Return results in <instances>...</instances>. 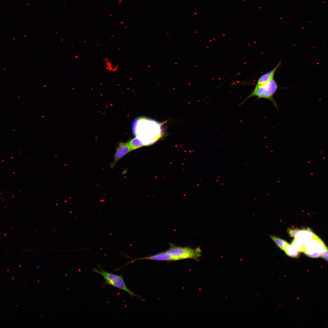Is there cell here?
<instances>
[{
    "label": "cell",
    "mask_w": 328,
    "mask_h": 328,
    "mask_svg": "<svg viewBox=\"0 0 328 328\" xmlns=\"http://www.w3.org/2000/svg\"><path fill=\"white\" fill-rule=\"evenodd\" d=\"M136 128V137L144 146L152 144L162 136V129L160 123L154 120L140 118L136 120L133 125Z\"/></svg>",
    "instance_id": "cell-1"
},
{
    "label": "cell",
    "mask_w": 328,
    "mask_h": 328,
    "mask_svg": "<svg viewBox=\"0 0 328 328\" xmlns=\"http://www.w3.org/2000/svg\"><path fill=\"white\" fill-rule=\"evenodd\" d=\"M166 251L174 261L186 259L198 260L201 257L202 253L200 247L196 248L183 247L173 244H170L169 248Z\"/></svg>",
    "instance_id": "cell-2"
},
{
    "label": "cell",
    "mask_w": 328,
    "mask_h": 328,
    "mask_svg": "<svg viewBox=\"0 0 328 328\" xmlns=\"http://www.w3.org/2000/svg\"><path fill=\"white\" fill-rule=\"evenodd\" d=\"M98 266L100 270L93 268L92 271L103 277L105 281L104 284V285H112L127 292L132 298L136 297L142 300L139 296L134 293L127 287L123 277L121 275H117L106 272L101 268L99 265Z\"/></svg>",
    "instance_id": "cell-3"
},
{
    "label": "cell",
    "mask_w": 328,
    "mask_h": 328,
    "mask_svg": "<svg viewBox=\"0 0 328 328\" xmlns=\"http://www.w3.org/2000/svg\"><path fill=\"white\" fill-rule=\"evenodd\" d=\"M278 88L277 83L273 79L263 85L255 87L253 91L246 100L253 96L257 97L258 99L264 98L271 102L276 108L278 109L277 104L274 99V95Z\"/></svg>",
    "instance_id": "cell-4"
},
{
    "label": "cell",
    "mask_w": 328,
    "mask_h": 328,
    "mask_svg": "<svg viewBox=\"0 0 328 328\" xmlns=\"http://www.w3.org/2000/svg\"><path fill=\"white\" fill-rule=\"evenodd\" d=\"M326 247L323 241L314 234L310 240L304 243L303 252L309 257L317 258L320 256L321 252Z\"/></svg>",
    "instance_id": "cell-5"
},
{
    "label": "cell",
    "mask_w": 328,
    "mask_h": 328,
    "mask_svg": "<svg viewBox=\"0 0 328 328\" xmlns=\"http://www.w3.org/2000/svg\"><path fill=\"white\" fill-rule=\"evenodd\" d=\"M128 143L121 142L117 148L111 167L113 168L118 162L124 156L132 151Z\"/></svg>",
    "instance_id": "cell-6"
},
{
    "label": "cell",
    "mask_w": 328,
    "mask_h": 328,
    "mask_svg": "<svg viewBox=\"0 0 328 328\" xmlns=\"http://www.w3.org/2000/svg\"><path fill=\"white\" fill-rule=\"evenodd\" d=\"M145 259L161 261H174L173 258L166 251L148 257L134 259L133 260L128 262L123 266L127 265L129 263L133 262L135 261Z\"/></svg>",
    "instance_id": "cell-7"
},
{
    "label": "cell",
    "mask_w": 328,
    "mask_h": 328,
    "mask_svg": "<svg viewBox=\"0 0 328 328\" xmlns=\"http://www.w3.org/2000/svg\"><path fill=\"white\" fill-rule=\"evenodd\" d=\"M281 65V62H280L272 70L261 76L258 79L255 87H259L263 85L274 79L275 72Z\"/></svg>",
    "instance_id": "cell-8"
},
{
    "label": "cell",
    "mask_w": 328,
    "mask_h": 328,
    "mask_svg": "<svg viewBox=\"0 0 328 328\" xmlns=\"http://www.w3.org/2000/svg\"><path fill=\"white\" fill-rule=\"evenodd\" d=\"M314 234L311 229L309 228H304L300 230L297 235L295 238L304 244L313 237Z\"/></svg>",
    "instance_id": "cell-9"
},
{
    "label": "cell",
    "mask_w": 328,
    "mask_h": 328,
    "mask_svg": "<svg viewBox=\"0 0 328 328\" xmlns=\"http://www.w3.org/2000/svg\"><path fill=\"white\" fill-rule=\"evenodd\" d=\"M284 251L287 255L293 258L299 257V251L292 244H289Z\"/></svg>",
    "instance_id": "cell-10"
},
{
    "label": "cell",
    "mask_w": 328,
    "mask_h": 328,
    "mask_svg": "<svg viewBox=\"0 0 328 328\" xmlns=\"http://www.w3.org/2000/svg\"><path fill=\"white\" fill-rule=\"evenodd\" d=\"M270 237L279 248L282 250L284 251L289 244L286 241L278 237L272 235H270Z\"/></svg>",
    "instance_id": "cell-11"
},
{
    "label": "cell",
    "mask_w": 328,
    "mask_h": 328,
    "mask_svg": "<svg viewBox=\"0 0 328 328\" xmlns=\"http://www.w3.org/2000/svg\"><path fill=\"white\" fill-rule=\"evenodd\" d=\"M127 142L132 151L144 146L142 142L136 137L130 139Z\"/></svg>",
    "instance_id": "cell-12"
},
{
    "label": "cell",
    "mask_w": 328,
    "mask_h": 328,
    "mask_svg": "<svg viewBox=\"0 0 328 328\" xmlns=\"http://www.w3.org/2000/svg\"><path fill=\"white\" fill-rule=\"evenodd\" d=\"M300 230L297 228H289L287 229V232L289 236L295 238L297 235Z\"/></svg>",
    "instance_id": "cell-13"
},
{
    "label": "cell",
    "mask_w": 328,
    "mask_h": 328,
    "mask_svg": "<svg viewBox=\"0 0 328 328\" xmlns=\"http://www.w3.org/2000/svg\"><path fill=\"white\" fill-rule=\"evenodd\" d=\"M320 256L323 258L325 260L327 261L328 259V249L327 247H326L321 252Z\"/></svg>",
    "instance_id": "cell-14"
}]
</instances>
